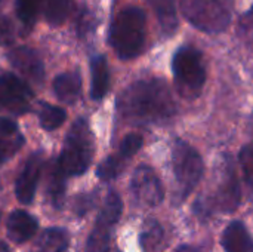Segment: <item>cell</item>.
<instances>
[{"label":"cell","instance_id":"obj_31","mask_svg":"<svg viewBox=\"0 0 253 252\" xmlns=\"http://www.w3.org/2000/svg\"><path fill=\"white\" fill-rule=\"evenodd\" d=\"M175 252H199V250L196 247H191V245H182Z\"/></svg>","mask_w":253,"mask_h":252},{"label":"cell","instance_id":"obj_33","mask_svg":"<svg viewBox=\"0 0 253 252\" xmlns=\"http://www.w3.org/2000/svg\"><path fill=\"white\" fill-rule=\"evenodd\" d=\"M0 252H9V248L3 242H0Z\"/></svg>","mask_w":253,"mask_h":252},{"label":"cell","instance_id":"obj_34","mask_svg":"<svg viewBox=\"0 0 253 252\" xmlns=\"http://www.w3.org/2000/svg\"><path fill=\"white\" fill-rule=\"evenodd\" d=\"M0 1H1V0H0Z\"/></svg>","mask_w":253,"mask_h":252},{"label":"cell","instance_id":"obj_20","mask_svg":"<svg viewBox=\"0 0 253 252\" xmlns=\"http://www.w3.org/2000/svg\"><path fill=\"white\" fill-rule=\"evenodd\" d=\"M163 241H165V232L162 226L156 220L145 221L139 236L141 248L145 252H156L162 248Z\"/></svg>","mask_w":253,"mask_h":252},{"label":"cell","instance_id":"obj_15","mask_svg":"<svg viewBox=\"0 0 253 252\" xmlns=\"http://www.w3.org/2000/svg\"><path fill=\"white\" fill-rule=\"evenodd\" d=\"M37 230V220L25 211H13L7 220V235L16 242H27L34 236Z\"/></svg>","mask_w":253,"mask_h":252},{"label":"cell","instance_id":"obj_28","mask_svg":"<svg viewBox=\"0 0 253 252\" xmlns=\"http://www.w3.org/2000/svg\"><path fill=\"white\" fill-rule=\"evenodd\" d=\"M142 137L139 134H129L127 137H125V140L122 141L120 144V154L125 157V159H129L132 157L141 147H142Z\"/></svg>","mask_w":253,"mask_h":252},{"label":"cell","instance_id":"obj_32","mask_svg":"<svg viewBox=\"0 0 253 252\" xmlns=\"http://www.w3.org/2000/svg\"><path fill=\"white\" fill-rule=\"evenodd\" d=\"M249 132H251V138H252V143H253V114H252V119H251V125H249Z\"/></svg>","mask_w":253,"mask_h":252},{"label":"cell","instance_id":"obj_27","mask_svg":"<svg viewBox=\"0 0 253 252\" xmlns=\"http://www.w3.org/2000/svg\"><path fill=\"white\" fill-rule=\"evenodd\" d=\"M239 162H240V166H242V171H243V175H245V180H246V184L251 187V190L253 192V149L246 146L240 150V154H239Z\"/></svg>","mask_w":253,"mask_h":252},{"label":"cell","instance_id":"obj_24","mask_svg":"<svg viewBox=\"0 0 253 252\" xmlns=\"http://www.w3.org/2000/svg\"><path fill=\"white\" fill-rule=\"evenodd\" d=\"M39 119L40 125L46 131H53L59 128L65 120V111L61 107L50 105V104H42L39 110Z\"/></svg>","mask_w":253,"mask_h":252},{"label":"cell","instance_id":"obj_25","mask_svg":"<svg viewBox=\"0 0 253 252\" xmlns=\"http://www.w3.org/2000/svg\"><path fill=\"white\" fill-rule=\"evenodd\" d=\"M126 160L127 159H125L120 153L119 154H114V156H110L108 159H105L98 166V177L101 180H105V181L116 178L123 171Z\"/></svg>","mask_w":253,"mask_h":252},{"label":"cell","instance_id":"obj_26","mask_svg":"<svg viewBox=\"0 0 253 252\" xmlns=\"http://www.w3.org/2000/svg\"><path fill=\"white\" fill-rule=\"evenodd\" d=\"M239 36L245 42V45L253 50V6L242 15L239 21Z\"/></svg>","mask_w":253,"mask_h":252},{"label":"cell","instance_id":"obj_14","mask_svg":"<svg viewBox=\"0 0 253 252\" xmlns=\"http://www.w3.org/2000/svg\"><path fill=\"white\" fill-rule=\"evenodd\" d=\"M222 248L225 252H253V238L243 223L233 221L227 226L222 235Z\"/></svg>","mask_w":253,"mask_h":252},{"label":"cell","instance_id":"obj_7","mask_svg":"<svg viewBox=\"0 0 253 252\" xmlns=\"http://www.w3.org/2000/svg\"><path fill=\"white\" fill-rule=\"evenodd\" d=\"M240 199L242 193L233 162L224 156L219 166L215 169L212 195H209L206 203H202V206L206 212H233L240 205Z\"/></svg>","mask_w":253,"mask_h":252},{"label":"cell","instance_id":"obj_6","mask_svg":"<svg viewBox=\"0 0 253 252\" xmlns=\"http://www.w3.org/2000/svg\"><path fill=\"white\" fill-rule=\"evenodd\" d=\"M172 166L176 180L178 201H185L196 189L203 175V159L200 153L187 141L176 140L172 149Z\"/></svg>","mask_w":253,"mask_h":252},{"label":"cell","instance_id":"obj_21","mask_svg":"<svg viewBox=\"0 0 253 252\" xmlns=\"http://www.w3.org/2000/svg\"><path fill=\"white\" fill-rule=\"evenodd\" d=\"M68 247V235L62 229H47L37 242V252H64Z\"/></svg>","mask_w":253,"mask_h":252},{"label":"cell","instance_id":"obj_22","mask_svg":"<svg viewBox=\"0 0 253 252\" xmlns=\"http://www.w3.org/2000/svg\"><path fill=\"white\" fill-rule=\"evenodd\" d=\"M71 9H73L71 0H44L42 10L49 24L61 25L68 19Z\"/></svg>","mask_w":253,"mask_h":252},{"label":"cell","instance_id":"obj_11","mask_svg":"<svg viewBox=\"0 0 253 252\" xmlns=\"http://www.w3.org/2000/svg\"><path fill=\"white\" fill-rule=\"evenodd\" d=\"M7 59L15 70L31 82L42 83L44 79V67L40 56L30 48L19 46L7 53Z\"/></svg>","mask_w":253,"mask_h":252},{"label":"cell","instance_id":"obj_18","mask_svg":"<svg viewBox=\"0 0 253 252\" xmlns=\"http://www.w3.org/2000/svg\"><path fill=\"white\" fill-rule=\"evenodd\" d=\"M80 89H82V79L77 73L70 71V73L59 74L53 82L55 95L62 102H67V104H71L79 98Z\"/></svg>","mask_w":253,"mask_h":252},{"label":"cell","instance_id":"obj_4","mask_svg":"<svg viewBox=\"0 0 253 252\" xmlns=\"http://www.w3.org/2000/svg\"><path fill=\"white\" fill-rule=\"evenodd\" d=\"M184 16L205 33L224 31L233 16V0H181Z\"/></svg>","mask_w":253,"mask_h":252},{"label":"cell","instance_id":"obj_29","mask_svg":"<svg viewBox=\"0 0 253 252\" xmlns=\"http://www.w3.org/2000/svg\"><path fill=\"white\" fill-rule=\"evenodd\" d=\"M13 36V27L9 22V19L0 16V45H6L12 40Z\"/></svg>","mask_w":253,"mask_h":252},{"label":"cell","instance_id":"obj_8","mask_svg":"<svg viewBox=\"0 0 253 252\" xmlns=\"http://www.w3.org/2000/svg\"><path fill=\"white\" fill-rule=\"evenodd\" d=\"M123 209L122 199L117 193L111 192L104 203L102 211L95 223V227L87 239L86 252H107L110 245V236L113 226L120 220Z\"/></svg>","mask_w":253,"mask_h":252},{"label":"cell","instance_id":"obj_23","mask_svg":"<svg viewBox=\"0 0 253 252\" xmlns=\"http://www.w3.org/2000/svg\"><path fill=\"white\" fill-rule=\"evenodd\" d=\"M44 0H16V13L25 28H31L37 19L39 12L43 9Z\"/></svg>","mask_w":253,"mask_h":252},{"label":"cell","instance_id":"obj_9","mask_svg":"<svg viewBox=\"0 0 253 252\" xmlns=\"http://www.w3.org/2000/svg\"><path fill=\"white\" fill-rule=\"evenodd\" d=\"M33 92L25 82L15 74L0 76V110L13 114H24L30 110Z\"/></svg>","mask_w":253,"mask_h":252},{"label":"cell","instance_id":"obj_17","mask_svg":"<svg viewBox=\"0 0 253 252\" xmlns=\"http://www.w3.org/2000/svg\"><path fill=\"white\" fill-rule=\"evenodd\" d=\"M65 172L62 171L58 160H53L49 166L47 172V184H46V195L49 202L55 208H61L65 196Z\"/></svg>","mask_w":253,"mask_h":252},{"label":"cell","instance_id":"obj_16","mask_svg":"<svg viewBox=\"0 0 253 252\" xmlns=\"http://www.w3.org/2000/svg\"><path fill=\"white\" fill-rule=\"evenodd\" d=\"M90 95L93 100H102L110 88V70L108 62L102 55H98L90 62Z\"/></svg>","mask_w":253,"mask_h":252},{"label":"cell","instance_id":"obj_10","mask_svg":"<svg viewBox=\"0 0 253 252\" xmlns=\"http://www.w3.org/2000/svg\"><path fill=\"white\" fill-rule=\"evenodd\" d=\"M130 189L135 199L145 206H157L163 202L165 190L162 181L150 166L141 165L135 169Z\"/></svg>","mask_w":253,"mask_h":252},{"label":"cell","instance_id":"obj_2","mask_svg":"<svg viewBox=\"0 0 253 252\" xmlns=\"http://www.w3.org/2000/svg\"><path fill=\"white\" fill-rule=\"evenodd\" d=\"M145 13L129 6L120 10L110 27V43L122 59L136 58L145 45Z\"/></svg>","mask_w":253,"mask_h":252},{"label":"cell","instance_id":"obj_5","mask_svg":"<svg viewBox=\"0 0 253 252\" xmlns=\"http://www.w3.org/2000/svg\"><path fill=\"white\" fill-rule=\"evenodd\" d=\"M172 71L179 94L185 98H197L206 82V67L202 53L190 46L176 50L172 59Z\"/></svg>","mask_w":253,"mask_h":252},{"label":"cell","instance_id":"obj_30","mask_svg":"<svg viewBox=\"0 0 253 252\" xmlns=\"http://www.w3.org/2000/svg\"><path fill=\"white\" fill-rule=\"evenodd\" d=\"M92 205V199L89 196H80V201L77 202V212L79 214H86Z\"/></svg>","mask_w":253,"mask_h":252},{"label":"cell","instance_id":"obj_3","mask_svg":"<svg viewBox=\"0 0 253 252\" xmlns=\"http://www.w3.org/2000/svg\"><path fill=\"white\" fill-rule=\"evenodd\" d=\"M95 150L93 134L84 119H77L64 141L62 153L58 159L65 175H82L87 171Z\"/></svg>","mask_w":253,"mask_h":252},{"label":"cell","instance_id":"obj_19","mask_svg":"<svg viewBox=\"0 0 253 252\" xmlns=\"http://www.w3.org/2000/svg\"><path fill=\"white\" fill-rule=\"evenodd\" d=\"M154 10L157 21L165 34L170 36L178 28V15L175 0H147Z\"/></svg>","mask_w":253,"mask_h":252},{"label":"cell","instance_id":"obj_12","mask_svg":"<svg viewBox=\"0 0 253 252\" xmlns=\"http://www.w3.org/2000/svg\"><path fill=\"white\" fill-rule=\"evenodd\" d=\"M40 171H42V157L39 154H31L28 160L24 163L15 184L16 198L21 203L28 205L33 202L36 195V187L40 178Z\"/></svg>","mask_w":253,"mask_h":252},{"label":"cell","instance_id":"obj_13","mask_svg":"<svg viewBox=\"0 0 253 252\" xmlns=\"http://www.w3.org/2000/svg\"><path fill=\"white\" fill-rule=\"evenodd\" d=\"M18 125L6 117H0V165L13 157L24 144Z\"/></svg>","mask_w":253,"mask_h":252},{"label":"cell","instance_id":"obj_1","mask_svg":"<svg viewBox=\"0 0 253 252\" xmlns=\"http://www.w3.org/2000/svg\"><path fill=\"white\" fill-rule=\"evenodd\" d=\"M117 107L125 119L139 125L169 120L176 111L172 92L160 79H147L132 83L120 95Z\"/></svg>","mask_w":253,"mask_h":252}]
</instances>
